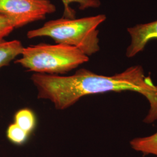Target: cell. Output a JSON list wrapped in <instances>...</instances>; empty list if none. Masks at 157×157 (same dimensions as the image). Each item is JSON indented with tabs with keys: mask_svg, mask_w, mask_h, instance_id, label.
<instances>
[{
	"mask_svg": "<svg viewBox=\"0 0 157 157\" xmlns=\"http://www.w3.org/2000/svg\"><path fill=\"white\" fill-rule=\"evenodd\" d=\"M14 123L30 135L36 126L35 113L28 108L21 109L14 115Z\"/></svg>",
	"mask_w": 157,
	"mask_h": 157,
	"instance_id": "cell-7",
	"label": "cell"
},
{
	"mask_svg": "<svg viewBox=\"0 0 157 157\" xmlns=\"http://www.w3.org/2000/svg\"><path fill=\"white\" fill-rule=\"evenodd\" d=\"M15 28L17 25L13 18L0 13V39H3Z\"/></svg>",
	"mask_w": 157,
	"mask_h": 157,
	"instance_id": "cell-11",
	"label": "cell"
},
{
	"mask_svg": "<svg viewBox=\"0 0 157 157\" xmlns=\"http://www.w3.org/2000/svg\"><path fill=\"white\" fill-rule=\"evenodd\" d=\"M131 42L126 50V56L132 58L143 50L151 40L157 39V20L151 22L137 24L128 28Z\"/></svg>",
	"mask_w": 157,
	"mask_h": 157,
	"instance_id": "cell-5",
	"label": "cell"
},
{
	"mask_svg": "<svg viewBox=\"0 0 157 157\" xmlns=\"http://www.w3.org/2000/svg\"><path fill=\"white\" fill-rule=\"evenodd\" d=\"M6 135L8 140L17 146H22L28 140L30 135L24 131L14 122L10 124L6 129Z\"/></svg>",
	"mask_w": 157,
	"mask_h": 157,
	"instance_id": "cell-10",
	"label": "cell"
},
{
	"mask_svg": "<svg viewBox=\"0 0 157 157\" xmlns=\"http://www.w3.org/2000/svg\"><path fill=\"white\" fill-rule=\"evenodd\" d=\"M23 48L19 40L0 39V69L8 65L17 56H21Z\"/></svg>",
	"mask_w": 157,
	"mask_h": 157,
	"instance_id": "cell-6",
	"label": "cell"
},
{
	"mask_svg": "<svg viewBox=\"0 0 157 157\" xmlns=\"http://www.w3.org/2000/svg\"><path fill=\"white\" fill-rule=\"evenodd\" d=\"M63 6V17L67 18H75L76 12L71 8V4L77 3L79 9L84 10L90 8H98L101 5L100 0H61Z\"/></svg>",
	"mask_w": 157,
	"mask_h": 157,
	"instance_id": "cell-9",
	"label": "cell"
},
{
	"mask_svg": "<svg viewBox=\"0 0 157 157\" xmlns=\"http://www.w3.org/2000/svg\"><path fill=\"white\" fill-rule=\"evenodd\" d=\"M31 80L38 98L50 101L58 110L72 107L86 95L132 91L144 95L150 104L144 122L150 124L157 119V86L140 65L111 76L80 69L71 76L34 73Z\"/></svg>",
	"mask_w": 157,
	"mask_h": 157,
	"instance_id": "cell-1",
	"label": "cell"
},
{
	"mask_svg": "<svg viewBox=\"0 0 157 157\" xmlns=\"http://www.w3.org/2000/svg\"><path fill=\"white\" fill-rule=\"evenodd\" d=\"M130 144L137 151L157 156V132L150 136L134 139L130 141Z\"/></svg>",
	"mask_w": 157,
	"mask_h": 157,
	"instance_id": "cell-8",
	"label": "cell"
},
{
	"mask_svg": "<svg viewBox=\"0 0 157 157\" xmlns=\"http://www.w3.org/2000/svg\"><path fill=\"white\" fill-rule=\"evenodd\" d=\"M56 11L50 0H0V13L13 18L17 28L43 19Z\"/></svg>",
	"mask_w": 157,
	"mask_h": 157,
	"instance_id": "cell-4",
	"label": "cell"
},
{
	"mask_svg": "<svg viewBox=\"0 0 157 157\" xmlns=\"http://www.w3.org/2000/svg\"><path fill=\"white\" fill-rule=\"evenodd\" d=\"M107 17L104 14L82 18H61L51 20L39 28L29 30V39L50 37L56 44L75 47L88 56L100 50L98 27Z\"/></svg>",
	"mask_w": 157,
	"mask_h": 157,
	"instance_id": "cell-2",
	"label": "cell"
},
{
	"mask_svg": "<svg viewBox=\"0 0 157 157\" xmlns=\"http://www.w3.org/2000/svg\"><path fill=\"white\" fill-rule=\"evenodd\" d=\"M21 56L15 62L29 71L54 75L67 73L89 60L78 48L61 44L30 45Z\"/></svg>",
	"mask_w": 157,
	"mask_h": 157,
	"instance_id": "cell-3",
	"label": "cell"
}]
</instances>
